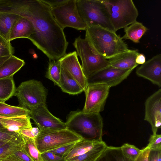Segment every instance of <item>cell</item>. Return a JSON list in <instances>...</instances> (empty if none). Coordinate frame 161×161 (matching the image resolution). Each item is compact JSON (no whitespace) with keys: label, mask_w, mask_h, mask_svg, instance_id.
I'll return each mask as SVG.
<instances>
[{"label":"cell","mask_w":161,"mask_h":161,"mask_svg":"<svg viewBox=\"0 0 161 161\" xmlns=\"http://www.w3.org/2000/svg\"><path fill=\"white\" fill-rule=\"evenodd\" d=\"M30 118L28 116L2 118L0 122L4 128L19 133L24 129L32 127Z\"/></svg>","instance_id":"ac0fdd59"},{"label":"cell","mask_w":161,"mask_h":161,"mask_svg":"<svg viewBox=\"0 0 161 161\" xmlns=\"http://www.w3.org/2000/svg\"><path fill=\"white\" fill-rule=\"evenodd\" d=\"M8 142L0 141V147Z\"/></svg>","instance_id":"bcb514c9"},{"label":"cell","mask_w":161,"mask_h":161,"mask_svg":"<svg viewBox=\"0 0 161 161\" xmlns=\"http://www.w3.org/2000/svg\"><path fill=\"white\" fill-rule=\"evenodd\" d=\"M47 92L40 81L31 80L22 82L16 88L14 95L22 106L30 109L42 103L46 104Z\"/></svg>","instance_id":"ba28073f"},{"label":"cell","mask_w":161,"mask_h":161,"mask_svg":"<svg viewBox=\"0 0 161 161\" xmlns=\"http://www.w3.org/2000/svg\"><path fill=\"white\" fill-rule=\"evenodd\" d=\"M148 30L142 23L136 21L124 28L125 34L121 38L123 39H129L134 43H138Z\"/></svg>","instance_id":"603a6c76"},{"label":"cell","mask_w":161,"mask_h":161,"mask_svg":"<svg viewBox=\"0 0 161 161\" xmlns=\"http://www.w3.org/2000/svg\"><path fill=\"white\" fill-rule=\"evenodd\" d=\"M136 74L153 84L161 87V55L157 54L139 67Z\"/></svg>","instance_id":"9a60e30c"},{"label":"cell","mask_w":161,"mask_h":161,"mask_svg":"<svg viewBox=\"0 0 161 161\" xmlns=\"http://www.w3.org/2000/svg\"><path fill=\"white\" fill-rule=\"evenodd\" d=\"M32 127L24 129L20 131L19 133L24 136L35 139L36 137L32 131Z\"/></svg>","instance_id":"60d3db41"},{"label":"cell","mask_w":161,"mask_h":161,"mask_svg":"<svg viewBox=\"0 0 161 161\" xmlns=\"http://www.w3.org/2000/svg\"><path fill=\"white\" fill-rule=\"evenodd\" d=\"M23 136L25 141L24 148L28 154L33 161H43L35 139Z\"/></svg>","instance_id":"f546056e"},{"label":"cell","mask_w":161,"mask_h":161,"mask_svg":"<svg viewBox=\"0 0 161 161\" xmlns=\"http://www.w3.org/2000/svg\"><path fill=\"white\" fill-rule=\"evenodd\" d=\"M144 120L151 125L153 134H156L161 126V89L149 97L145 103Z\"/></svg>","instance_id":"4fadbf2b"},{"label":"cell","mask_w":161,"mask_h":161,"mask_svg":"<svg viewBox=\"0 0 161 161\" xmlns=\"http://www.w3.org/2000/svg\"><path fill=\"white\" fill-rule=\"evenodd\" d=\"M107 145L103 141L86 153L69 159L65 161H96Z\"/></svg>","instance_id":"cb8c5ba5"},{"label":"cell","mask_w":161,"mask_h":161,"mask_svg":"<svg viewBox=\"0 0 161 161\" xmlns=\"http://www.w3.org/2000/svg\"><path fill=\"white\" fill-rule=\"evenodd\" d=\"M21 17L20 16L13 13H0V35L7 41L10 42V32L16 23Z\"/></svg>","instance_id":"44dd1931"},{"label":"cell","mask_w":161,"mask_h":161,"mask_svg":"<svg viewBox=\"0 0 161 161\" xmlns=\"http://www.w3.org/2000/svg\"><path fill=\"white\" fill-rule=\"evenodd\" d=\"M35 33L32 23L28 19L22 17L16 23L10 33L9 41L17 38H26Z\"/></svg>","instance_id":"e0dca14e"},{"label":"cell","mask_w":161,"mask_h":161,"mask_svg":"<svg viewBox=\"0 0 161 161\" xmlns=\"http://www.w3.org/2000/svg\"><path fill=\"white\" fill-rule=\"evenodd\" d=\"M25 144L23 136L18 134L0 147V158H5L21 149Z\"/></svg>","instance_id":"7402d4cb"},{"label":"cell","mask_w":161,"mask_h":161,"mask_svg":"<svg viewBox=\"0 0 161 161\" xmlns=\"http://www.w3.org/2000/svg\"><path fill=\"white\" fill-rule=\"evenodd\" d=\"M18 133L10 131L4 128L0 129V141L8 142Z\"/></svg>","instance_id":"e575fe53"},{"label":"cell","mask_w":161,"mask_h":161,"mask_svg":"<svg viewBox=\"0 0 161 161\" xmlns=\"http://www.w3.org/2000/svg\"><path fill=\"white\" fill-rule=\"evenodd\" d=\"M145 62L146 57L145 55L143 54L139 53L136 58V63L138 64H142Z\"/></svg>","instance_id":"b9f144b4"},{"label":"cell","mask_w":161,"mask_h":161,"mask_svg":"<svg viewBox=\"0 0 161 161\" xmlns=\"http://www.w3.org/2000/svg\"><path fill=\"white\" fill-rule=\"evenodd\" d=\"M120 147L124 156L131 161L137 158L142 151L134 145L127 143H124Z\"/></svg>","instance_id":"4dcf8cb0"},{"label":"cell","mask_w":161,"mask_h":161,"mask_svg":"<svg viewBox=\"0 0 161 161\" xmlns=\"http://www.w3.org/2000/svg\"><path fill=\"white\" fill-rule=\"evenodd\" d=\"M16 89L13 76L0 79V102L5 103L14 96Z\"/></svg>","instance_id":"484cf974"},{"label":"cell","mask_w":161,"mask_h":161,"mask_svg":"<svg viewBox=\"0 0 161 161\" xmlns=\"http://www.w3.org/2000/svg\"><path fill=\"white\" fill-rule=\"evenodd\" d=\"M139 53L137 49H129L109 59V65L115 68L134 70L138 65L136 59Z\"/></svg>","instance_id":"2e32d148"},{"label":"cell","mask_w":161,"mask_h":161,"mask_svg":"<svg viewBox=\"0 0 161 161\" xmlns=\"http://www.w3.org/2000/svg\"><path fill=\"white\" fill-rule=\"evenodd\" d=\"M75 143L69 144L49 151L56 155L64 158L72 149Z\"/></svg>","instance_id":"836d02e7"},{"label":"cell","mask_w":161,"mask_h":161,"mask_svg":"<svg viewBox=\"0 0 161 161\" xmlns=\"http://www.w3.org/2000/svg\"><path fill=\"white\" fill-rule=\"evenodd\" d=\"M100 142L83 140L76 142L68 154L64 158L65 161L86 153Z\"/></svg>","instance_id":"83f0119b"},{"label":"cell","mask_w":161,"mask_h":161,"mask_svg":"<svg viewBox=\"0 0 161 161\" xmlns=\"http://www.w3.org/2000/svg\"><path fill=\"white\" fill-rule=\"evenodd\" d=\"M147 147L150 150L161 151V134H153L151 135Z\"/></svg>","instance_id":"d6a6232c"},{"label":"cell","mask_w":161,"mask_h":161,"mask_svg":"<svg viewBox=\"0 0 161 161\" xmlns=\"http://www.w3.org/2000/svg\"><path fill=\"white\" fill-rule=\"evenodd\" d=\"M85 31V38L94 50L106 59L129 49L116 32L94 26H87Z\"/></svg>","instance_id":"7a4b0ae2"},{"label":"cell","mask_w":161,"mask_h":161,"mask_svg":"<svg viewBox=\"0 0 161 161\" xmlns=\"http://www.w3.org/2000/svg\"><path fill=\"white\" fill-rule=\"evenodd\" d=\"M7 118V117H3V116H1L0 115V119L2 118ZM3 128L2 126V125L0 123V129H2V128Z\"/></svg>","instance_id":"7dc6e473"},{"label":"cell","mask_w":161,"mask_h":161,"mask_svg":"<svg viewBox=\"0 0 161 161\" xmlns=\"http://www.w3.org/2000/svg\"><path fill=\"white\" fill-rule=\"evenodd\" d=\"M23 60L12 55L0 66V79L13 76L25 64Z\"/></svg>","instance_id":"ffe728a7"},{"label":"cell","mask_w":161,"mask_h":161,"mask_svg":"<svg viewBox=\"0 0 161 161\" xmlns=\"http://www.w3.org/2000/svg\"><path fill=\"white\" fill-rule=\"evenodd\" d=\"M29 110L30 118L33 120L40 131L67 129L65 123L53 115L48 109L46 104H41Z\"/></svg>","instance_id":"8fae6325"},{"label":"cell","mask_w":161,"mask_h":161,"mask_svg":"<svg viewBox=\"0 0 161 161\" xmlns=\"http://www.w3.org/2000/svg\"><path fill=\"white\" fill-rule=\"evenodd\" d=\"M0 13L15 14L31 21L35 33L28 39L50 60H59L66 54L68 42L64 29L41 0H0Z\"/></svg>","instance_id":"6da1fadb"},{"label":"cell","mask_w":161,"mask_h":161,"mask_svg":"<svg viewBox=\"0 0 161 161\" xmlns=\"http://www.w3.org/2000/svg\"><path fill=\"white\" fill-rule=\"evenodd\" d=\"M112 25L116 32L136 21L137 9L132 0H105Z\"/></svg>","instance_id":"8992f818"},{"label":"cell","mask_w":161,"mask_h":161,"mask_svg":"<svg viewBox=\"0 0 161 161\" xmlns=\"http://www.w3.org/2000/svg\"><path fill=\"white\" fill-rule=\"evenodd\" d=\"M41 155L43 161H65L64 158L49 151L42 153Z\"/></svg>","instance_id":"d590c367"},{"label":"cell","mask_w":161,"mask_h":161,"mask_svg":"<svg viewBox=\"0 0 161 161\" xmlns=\"http://www.w3.org/2000/svg\"><path fill=\"white\" fill-rule=\"evenodd\" d=\"M14 51V48L10 42L0 35V57L13 55Z\"/></svg>","instance_id":"1f68e13d"},{"label":"cell","mask_w":161,"mask_h":161,"mask_svg":"<svg viewBox=\"0 0 161 161\" xmlns=\"http://www.w3.org/2000/svg\"><path fill=\"white\" fill-rule=\"evenodd\" d=\"M96 161H131L123 154L120 147L107 146Z\"/></svg>","instance_id":"4316f807"},{"label":"cell","mask_w":161,"mask_h":161,"mask_svg":"<svg viewBox=\"0 0 161 161\" xmlns=\"http://www.w3.org/2000/svg\"><path fill=\"white\" fill-rule=\"evenodd\" d=\"M30 110L23 107L9 105L0 102V115L5 117L28 116L30 117Z\"/></svg>","instance_id":"d4e9b609"},{"label":"cell","mask_w":161,"mask_h":161,"mask_svg":"<svg viewBox=\"0 0 161 161\" xmlns=\"http://www.w3.org/2000/svg\"><path fill=\"white\" fill-rule=\"evenodd\" d=\"M59 61L61 66L66 70L85 91L88 85L78 58L76 51L66 54Z\"/></svg>","instance_id":"5bb4252c"},{"label":"cell","mask_w":161,"mask_h":161,"mask_svg":"<svg viewBox=\"0 0 161 161\" xmlns=\"http://www.w3.org/2000/svg\"><path fill=\"white\" fill-rule=\"evenodd\" d=\"M61 73V66L58 60H50L45 76L59 86Z\"/></svg>","instance_id":"f1b7e54d"},{"label":"cell","mask_w":161,"mask_h":161,"mask_svg":"<svg viewBox=\"0 0 161 161\" xmlns=\"http://www.w3.org/2000/svg\"><path fill=\"white\" fill-rule=\"evenodd\" d=\"M51 9L56 21L63 29L69 27L78 30H86L87 25L79 15L76 0H68L63 4Z\"/></svg>","instance_id":"9c48e42d"},{"label":"cell","mask_w":161,"mask_h":161,"mask_svg":"<svg viewBox=\"0 0 161 161\" xmlns=\"http://www.w3.org/2000/svg\"><path fill=\"white\" fill-rule=\"evenodd\" d=\"M73 45L80 58L82 71L86 78L109 66L108 61L97 53L85 38L79 36L75 39Z\"/></svg>","instance_id":"5b68a950"},{"label":"cell","mask_w":161,"mask_h":161,"mask_svg":"<svg viewBox=\"0 0 161 161\" xmlns=\"http://www.w3.org/2000/svg\"><path fill=\"white\" fill-rule=\"evenodd\" d=\"M148 161H161V151L150 150Z\"/></svg>","instance_id":"f35d334b"},{"label":"cell","mask_w":161,"mask_h":161,"mask_svg":"<svg viewBox=\"0 0 161 161\" xmlns=\"http://www.w3.org/2000/svg\"><path fill=\"white\" fill-rule=\"evenodd\" d=\"M32 130L33 133L36 138L40 132V130L38 127H32Z\"/></svg>","instance_id":"ee69618b"},{"label":"cell","mask_w":161,"mask_h":161,"mask_svg":"<svg viewBox=\"0 0 161 161\" xmlns=\"http://www.w3.org/2000/svg\"><path fill=\"white\" fill-rule=\"evenodd\" d=\"M58 86L63 92L71 95L78 94L84 92L77 82L61 66Z\"/></svg>","instance_id":"d6986e66"},{"label":"cell","mask_w":161,"mask_h":161,"mask_svg":"<svg viewBox=\"0 0 161 161\" xmlns=\"http://www.w3.org/2000/svg\"><path fill=\"white\" fill-rule=\"evenodd\" d=\"M110 87L102 84H88L85 91L86 100L82 110L85 113L103 111L108 97Z\"/></svg>","instance_id":"30bf717a"},{"label":"cell","mask_w":161,"mask_h":161,"mask_svg":"<svg viewBox=\"0 0 161 161\" xmlns=\"http://www.w3.org/2000/svg\"><path fill=\"white\" fill-rule=\"evenodd\" d=\"M133 70L120 69L109 65L88 77V84H102L110 87L114 86L126 79Z\"/></svg>","instance_id":"7c38bea8"},{"label":"cell","mask_w":161,"mask_h":161,"mask_svg":"<svg viewBox=\"0 0 161 161\" xmlns=\"http://www.w3.org/2000/svg\"><path fill=\"white\" fill-rule=\"evenodd\" d=\"M10 56H8L0 57V66L8 59Z\"/></svg>","instance_id":"f6af8a7d"},{"label":"cell","mask_w":161,"mask_h":161,"mask_svg":"<svg viewBox=\"0 0 161 161\" xmlns=\"http://www.w3.org/2000/svg\"><path fill=\"white\" fill-rule=\"evenodd\" d=\"M14 154L22 161H33L25 150L24 146L21 149L16 152Z\"/></svg>","instance_id":"8d00e7d4"},{"label":"cell","mask_w":161,"mask_h":161,"mask_svg":"<svg viewBox=\"0 0 161 161\" xmlns=\"http://www.w3.org/2000/svg\"><path fill=\"white\" fill-rule=\"evenodd\" d=\"M0 161H22L14 154L5 158H0Z\"/></svg>","instance_id":"7bdbcfd3"},{"label":"cell","mask_w":161,"mask_h":161,"mask_svg":"<svg viewBox=\"0 0 161 161\" xmlns=\"http://www.w3.org/2000/svg\"><path fill=\"white\" fill-rule=\"evenodd\" d=\"M150 150L147 147L142 149L141 152L134 161H148V157Z\"/></svg>","instance_id":"ab89813d"},{"label":"cell","mask_w":161,"mask_h":161,"mask_svg":"<svg viewBox=\"0 0 161 161\" xmlns=\"http://www.w3.org/2000/svg\"><path fill=\"white\" fill-rule=\"evenodd\" d=\"M52 9L61 5L67 2L68 0H41Z\"/></svg>","instance_id":"74e56055"},{"label":"cell","mask_w":161,"mask_h":161,"mask_svg":"<svg viewBox=\"0 0 161 161\" xmlns=\"http://www.w3.org/2000/svg\"><path fill=\"white\" fill-rule=\"evenodd\" d=\"M76 5L80 17L87 26H98L116 32L104 0H76Z\"/></svg>","instance_id":"277c9868"},{"label":"cell","mask_w":161,"mask_h":161,"mask_svg":"<svg viewBox=\"0 0 161 161\" xmlns=\"http://www.w3.org/2000/svg\"><path fill=\"white\" fill-rule=\"evenodd\" d=\"M82 140L80 137L67 129L40 131L35 139L36 146L41 153Z\"/></svg>","instance_id":"52a82bcc"},{"label":"cell","mask_w":161,"mask_h":161,"mask_svg":"<svg viewBox=\"0 0 161 161\" xmlns=\"http://www.w3.org/2000/svg\"><path fill=\"white\" fill-rule=\"evenodd\" d=\"M65 123L67 129L83 140L103 141V122L100 113H85L82 111H72Z\"/></svg>","instance_id":"3957f363"}]
</instances>
